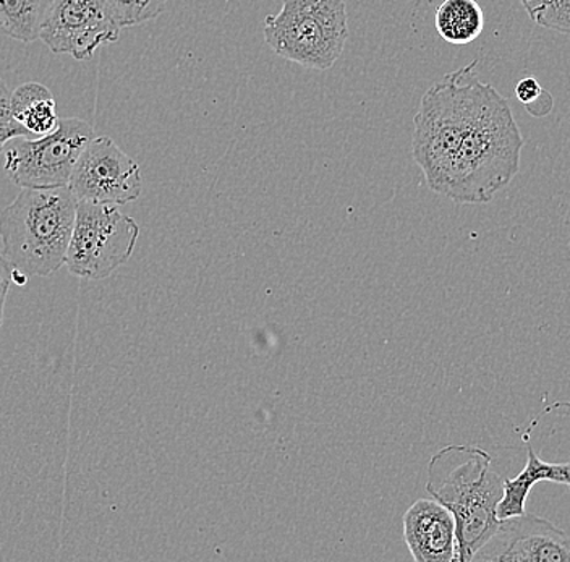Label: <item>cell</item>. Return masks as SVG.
<instances>
[{
  "label": "cell",
  "mask_w": 570,
  "mask_h": 562,
  "mask_svg": "<svg viewBox=\"0 0 570 562\" xmlns=\"http://www.w3.org/2000/svg\"><path fill=\"white\" fill-rule=\"evenodd\" d=\"M479 60L444 75L423 95L412 155L428 187L459 205H484L520 170L525 138L511 106L480 81Z\"/></svg>",
  "instance_id": "1"
},
{
  "label": "cell",
  "mask_w": 570,
  "mask_h": 562,
  "mask_svg": "<svg viewBox=\"0 0 570 562\" xmlns=\"http://www.w3.org/2000/svg\"><path fill=\"white\" fill-rule=\"evenodd\" d=\"M493 457L476 446H445L428 464L426 491L455 521L458 558L469 562L497 533L504 480L491 469Z\"/></svg>",
  "instance_id": "2"
},
{
  "label": "cell",
  "mask_w": 570,
  "mask_h": 562,
  "mask_svg": "<svg viewBox=\"0 0 570 562\" xmlns=\"http://www.w3.org/2000/svg\"><path fill=\"white\" fill-rule=\"evenodd\" d=\"M77 205L69 185L21 188L0 211V255L16 276L48 277L66 265Z\"/></svg>",
  "instance_id": "3"
},
{
  "label": "cell",
  "mask_w": 570,
  "mask_h": 562,
  "mask_svg": "<svg viewBox=\"0 0 570 562\" xmlns=\"http://www.w3.org/2000/svg\"><path fill=\"white\" fill-rule=\"evenodd\" d=\"M344 0H283L265 20L266 45L274 55L306 69L330 70L348 39Z\"/></svg>",
  "instance_id": "4"
},
{
  "label": "cell",
  "mask_w": 570,
  "mask_h": 562,
  "mask_svg": "<svg viewBox=\"0 0 570 562\" xmlns=\"http://www.w3.org/2000/svg\"><path fill=\"white\" fill-rule=\"evenodd\" d=\"M138 237L137 220L119 206L78 201L66 266L83 279H107L131 258Z\"/></svg>",
  "instance_id": "5"
},
{
  "label": "cell",
  "mask_w": 570,
  "mask_h": 562,
  "mask_svg": "<svg viewBox=\"0 0 570 562\" xmlns=\"http://www.w3.org/2000/svg\"><path fill=\"white\" fill-rule=\"evenodd\" d=\"M95 138L87 120H59L51 134L36 140L13 138L6 146L7 176L21 188L67 187L78 159Z\"/></svg>",
  "instance_id": "6"
},
{
  "label": "cell",
  "mask_w": 570,
  "mask_h": 562,
  "mask_svg": "<svg viewBox=\"0 0 570 562\" xmlns=\"http://www.w3.org/2000/svg\"><path fill=\"white\" fill-rule=\"evenodd\" d=\"M122 30L110 0H56L39 39L53 55L87 62L102 46L119 41Z\"/></svg>",
  "instance_id": "7"
},
{
  "label": "cell",
  "mask_w": 570,
  "mask_h": 562,
  "mask_svg": "<svg viewBox=\"0 0 570 562\" xmlns=\"http://www.w3.org/2000/svg\"><path fill=\"white\" fill-rule=\"evenodd\" d=\"M78 201L128 205L141 195V170L110 138H92L69 181Z\"/></svg>",
  "instance_id": "8"
},
{
  "label": "cell",
  "mask_w": 570,
  "mask_h": 562,
  "mask_svg": "<svg viewBox=\"0 0 570 562\" xmlns=\"http://www.w3.org/2000/svg\"><path fill=\"white\" fill-rule=\"evenodd\" d=\"M472 561L570 562V536L533 514L501 519L497 533Z\"/></svg>",
  "instance_id": "9"
},
{
  "label": "cell",
  "mask_w": 570,
  "mask_h": 562,
  "mask_svg": "<svg viewBox=\"0 0 570 562\" xmlns=\"http://www.w3.org/2000/svg\"><path fill=\"white\" fill-rule=\"evenodd\" d=\"M404 539L416 562H452L458 558L455 521L434 500H419L404 515Z\"/></svg>",
  "instance_id": "10"
},
{
  "label": "cell",
  "mask_w": 570,
  "mask_h": 562,
  "mask_svg": "<svg viewBox=\"0 0 570 562\" xmlns=\"http://www.w3.org/2000/svg\"><path fill=\"white\" fill-rule=\"evenodd\" d=\"M538 482L561 483L570 489V462L568 464L544 462L529 446L525 469L514 480H504V496L498 506L499 521L525 514L527 497Z\"/></svg>",
  "instance_id": "11"
},
{
  "label": "cell",
  "mask_w": 570,
  "mask_h": 562,
  "mask_svg": "<svg viewBox=\"0 0 570 562\" xmlns=\"http://www.w3.org/2000/svg\"><path fill=\"white\" fill-rule=\"evenodd\" d=\"M10 114L18 126L27 130V134H51L59 126L56 99L51 90L38 81H28L20 85L10 96Z\"/></svg>",
  "instance_id": "12"
},
{
  "label": "cell",
  "mask_w": 570,
  "mask_h": 562,
  "mask_svg": "<svg viewBox=\"0 0 570 562\" xmlns=\"http://www.w3.org/2000/svg\"><path fill=\"white\" fill-rule=\"evenodd\" d=\"M434 24L449 45H470L483 33V9L476 0H444L438 7Z\"/></svg>",
  "instance_id": "13"
},
{
  "label": "cell",
  "mask_w": 570,
  "mask_h": 562,
  "mask_svg": "<svg viewBox=\"0 0 570 562\" xmlns=\"http://www.w3.org/2000/svg\"><path fill=\"white\" fill-rule=\"evenodd\" d=\"M56 0H0V34L23 45L38 41Z\"/></svg>",
  "instance_id": "14"
},
{
  "label": "cell",
  "mask_w": 570,
  "mask_h": 562,
  "mask_svg": "<svg viewBox=\"0 0 570 562\" xmlns=\"http://www.w3.org/2000/svg\"><path fill=\"white\" fill-rule=\"evenodd\" d=\"M538 27L570 34V0H520Z\"/></svg>",
  "instance_id": "15"
},
{
  "label": "cell",
  "mask_w": 570,
  "mask_h": 562,
  "mask_svg": "<svg viewBox=\"0 0 570 562\" xmlns=\"http://www.w3.org/2000/svg\"><path fill=\"white\" fill-rule=\"evenodd\" d=\"M110 2L116 6L124 28H127L158 19L166 10L169 0H110Z\"/></svg>",
  "instance_id": "16"
},
{
  "label": "cell",
  "mask_w": 570,
  "mask_h": 562,
  "mask_svg": "<svg viewBox=\"0 0 570 562\" xmlns=\"http://www.w3.org/2000/svg\"><path fill=\"white\" fill-rule=\"evenodd\" d=\"M515 96L534 117H544L551 112L554 99L532 77L523 78L517 83Z\"/></svg>",
  "instance_id": "17"
},
{
  "label": "cell",
  "mask_w": 570,
  "mask_h": 562,
  "mask_svg": "<svg viewBox=\"0 0 570 562\" xmlns=\"http://www.w3.org/2000/svg\"><path fill=\"white\" fill-rule=\"evenodd\" d=\"M16 279V272L12 266L0 255V326L3 323V309H6L7 294H9L10 284Z\"/></svg>",
  "instance_id": "18"
},
{
  "label": "cell",
  "mask_w": 570,
  "mask_h": 562,
  "mask_svg": "<svg viewBox=\"0 0 570 562\" xmlns=\"http://www.w3.org/2000/svg\"><path fill=\"white\" fill-rule=\"evenodd\" d=\"M24 135H28L27 130H24L23 127L18 126L16 120H12V122L9 124H2V126H0V152L6 149V146L10 140H13V138L24 137Z\"/></svg>",
  "instance_id": "19"
},
{
  "label": "cell",
  "mask_w": 570,
  "mask_h": 562,
  "mask_svg": "<svg viewBox=\"0 0 570 562\" xmlns=\"http://www.w3.org/2000/svg\"><path fill=\"white\" fill-rule=\"evenodd\" d=\"M10 92L7 85L3 83L2 78H0V126L2 124L12 122V114H10Z\"/></svg>",
  "instance_id": "20"
}]
</instances>
